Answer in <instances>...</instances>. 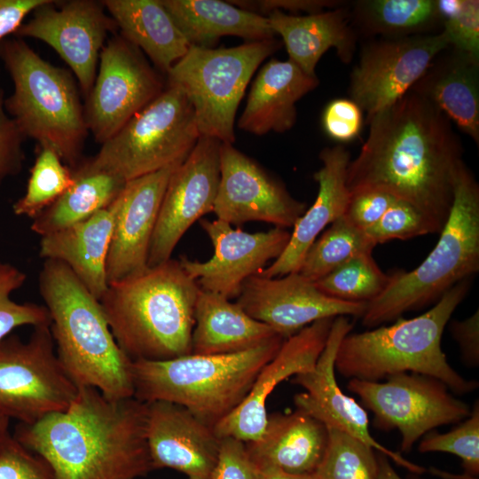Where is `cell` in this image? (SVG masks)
I'll use <instances>...</instances> for the list:
<instances>
[{
	"instance_id": "836d02e7",
	"label": "cell",
	"mask_w": 479,
	"mask_h": 479,
	"mask_svg": "<svg viewBox=\"0 0 479 479\" xmlns=\"http://www.w3.org/2000/svg\"><path fill=\"white\" fill-rule=\"evenodd\" d=\"M349 11L357 35L400 38L442 31L437 0H360Z\"/></svg>"
},
{
	"instance_id": "ac0fdd59",
	"label": "cell",
	"mask_w": 479,
	"mask_h": 479,
	"mask_svg": "<svg viewBox=\"0 0 479 479\" xmlns=\"http://www.w3.org/2000/svg\"><path fill=\"white\" fill-rule=\"evenodd\" d=\"M236 302L285 340L323 318L362 317L367 304L329 297L299 272L277 278L255 274L243 283Z\"/></svg>"
},
{
	"instance_id": "484cf974",
	"label": "cell",
	"mask_w": 479,
	"mask_h": 479,
	"mask_svg": "<svg viewBox=\"0 0 479 479\" xmlns=\"http://www.w3.org/2000/svg\"><path fill=\"white\" fill-rule=\"evenodd\" d=\"M327 438V428L323 423L295 409L289 413L268 415L261 437L245 444L257 469L312 474L321 462Z\"/></svg>"
},
{
	"instance_id": "d6a6232c",
	"label": "cell",
	"mask_w": 479,
	"mask_h": 479,
	"mask_svg": "<svg viewBox=\"0 0 479 479\" xmlns=\"http://www.w3.org/2000/svg\"><path fill=\"white\" fill-rule=\"evenodd\" d=\"M70 187L51 205L35 216L33 232L40 237L82 222L109 206L126 182L105 170L81 161L73 171Z\"/></svg>"
},
{
	"instance_id": "ee69618b",
	"label": "cell",
	"mask_w": 479,
	"mask_h": 479,
	"mask_svg": "<svg viewBox=\"0 0 479 479\" xmlns=\"http://www.w3.org/2000/svg\"><path fill=\"white\" fill-rule=\"evenodd\" d=\"M4 99L0 82V185L20 172L25 159L22 145L26 138L6 112Z\"/></svg>"
},
{
	"instance_id": "277c9868",
	"label": "cell",
	"mask_w": 479,
	"mask_h": 479,
	"mask_svg": "<svg viewBox=\"0 0 479 479\" xmlns=\"http://www.w3.org/2000/svg\"><path fill=\"white\" fill-rule=\"evenodd\" d=\"M38 287L58 359L69 379L111 399L133 397L132 360L117 344L99 301L56 260H43Z\"/></svg>"
},
{
	"instance_id": "ffe728a7",
	"label": "cell",
	"mask_w": 479,
	"mask_h": 479,
	"mask_svg": "<svg viewBox=\"0 0 479 479\" xmlns=\"http://www.w3.org/2000/svg\"><path fill=\"white\" fill-rule=\"evenodd\" d=\"M353 326L347 316L334 318L327 337L314 368L295 375L292 382L305 389L294 397L296 409L306 412L327 428L345 432L391 459L407 470L422 474L426 469L401 454L388 449L371 435L368 415L354 398L342 392L334 374L336 353L342 340L350 333Z\"/></svg>"
},
{
	"instance_id": "f5cc1de1",
	"label": "cell",
	"mask_w": 479,
	"mask_h": 479,
	"mask_svg": "<svg viewBox=\"0 0 479 479\" xmlns=\"http://www.w3.org/2000/svg\"><path fill=\"white\" fill-rule=\"evenodd\" d=\"M378 464V479H403L392 467L389 459L379 452L376 454Z\"/></svg>"
},
{
	"instance_id": "681fc988",
	"label": "cell",
	"mask_w": 479,
	"mask_h": 479,
	"mask_svg": "<svg viewBox=\"0 0 479 479\" xmlns=\"http://www.w3.org/2000/svg\"><path fill=\"white\" fill-rule=\"evenodd\" d=\"M451 333L458 342L463 361L470 366L479 365V311L463 320H453Z\"/></svg>"
},
{
	"instance_id": "7a4b0ae2",
	"label": "cell",
	"mask_w": 479,
	"mask_h": 479,
	"mask_svg": "<svg viewBox=\"0 0 479 479\" xmlns=\"http://www.w3.org/2000/svg\"><path fill=\"white\" fill-rule=\"evenodd\" d=\"M145 424L146 404L80 387L66 410L19 423L13 436L49 464L56 479H137L154 469Z\"/></svg>"
},
{
	"instance_id": "816d5d0a",
	"label": "cell",
	"mask_w": 479,
	"mask_h": 479,
	"mask_svg": "<svg viewBox=\"0 0 479 479\" xmlns=\"http://www.w3.org/2000/svg\"><path fill=\"white\" fill-rule=\"evenodd\" d=\"M258 479H318L312 474H291L278 468L258 469Z\"/></svg>"
},
{
	"instance_id": "83f0119b",
	"label": "cell",
	"mask_w": 479,
	"mask_h": 479,
	"mask_svg": "<svg viewBox=\"0 0 479 479\" xmlns=\"http://www.w3.org/2000/svg\"><path fill=\"white\" fill-rule=\"evenodd\" d=\"M319 84L292 60L271 59L255 77L238 126L255 134L282 133L295 123L296 102Z\"/></svg>"
},
{
	"instance_id": "7c38bea8",
	"label": "cell",
	"mask_w": 479,
	"mask_h": 479,
	"mask_svg": "<svg viewBox=\"0 0 479 479\" xmlns=\"http://www.w3.org/2000/svg\"><path fill=\"white\" fill-rule=\"evenodd\" d=\"M347 389L373 413L374 426L398 429L405 452L434 428L460 422L471 412L444 382L419 373L394 374L384 382L350 379Z\"/></svg>"
},
{
	"instance_id": "ab89813d",
	"label": "cell",
	"mask_w": 479,
	"mask_h": 479,
	"mask_svg": "<svg viewBox=\"0 0 479 479\" xmlns=\"http://www.w3.org/2000/svg\"><path fill=\"white\" fill-rule=\"evenodd\" d=\"M27 280V274L13 264L0 261V342L17 327L51 325L47 308L34 302H17L11 294Z\"/></svg>"
},
{
	"instance_id": "c3c4849f",
	"label": "cell",
	"mask_w": 479,
	"mask_h": 479,
	"mask_svg": "<svg viewBox=\"0 0 479 479\" xmlns=\"http://www.w3.org/2000/svg\"><path fill=\"white\" fill-rule=\"evenodd\" d=\"M230 4L248 11L250 12L266 17L273 11H285L293 13L305 12L308 14H314L324 12L325 9L330 10L340 6L342 1L328 0H231Z\"/></svg>"
},
{
	"instance_id": "f35d334b",
	"label": "cell",
	"mask_w": 479,
	"mask_h": 479,
	"mask_svg": "<svg viewBox=\"0 0 479 479\" xmlns=\"http://www.w3.org/2000/svg\"><path fill=\"white\" fill-rule=\"evenodd\" d=\"M418 451L448 452L458 456L462 461L468 477L475 479L479 475V404L476 401L467 418L447 433L430 431L422 436Z\"/></svg>"
},
{
	"instance_id": "603a6c76",
	"label": "cell",
	"mask_w": 479,
	"mask_h": 479,
	"mask_svg": "<svg viewBox=\"0 0 479 479\" xmlns=\"http://www.w3.org/2000/svg\"><path fill=\"white\" fill-rule=\"evenodd\" d=\"M181 163L126 182L120 193V207L106 258L108 284L147 267L151 240L166 187Z\"/></svg>"
},
{
	"instance_id": "7dc6e473",
	"label": "cell",
	"mask_w": 479,
	"mask_h": 479,
	"mask_svg": "<svg viewBox=\"0 0 479 479\" xmlns=\"http://www.w3.org/2000/svg\"><path fill=\"white\" fill-rule=\"evenodd\" d=\"M212 479H258V469L251 460L244 442L223 437Z\"/></svg>"
},
{
	"instance_id": "e0dca14e",
	"label": "cell",
	"mask_w": 479,
	"mask_h": 479,
	"mask_svg": "<svg viewBox=\"0 0 479 479\" xmlns=\"http://www.w3.org/2000/svg\"><path fill=\"white\" fill-rule=\"evenodd\" d=\"M307 204L295 200L285 186L231 143L220 147V180L213 212L229 224L263 221L293 227Z\"/></svg>"
},
{
	"instance_id": "d4e9b609",
	"label": "cell",
	"mask_w": 479,
	"mask_h": 479,
	"mask_svg": "<svg viewBox=\"0 0 479 479\" xmlns=\"http://www.w3.org/2000/svg\"><path fill=\"white\" fill-rule=\"evenodd\" d=\"M119 207L120 194L90 217L40 240V257L66 264L98 300L108 286L106 264Z\"/></svg>"
},
{
	"instance_id": "7bdbcfd3",
	"label": "cell",
	"mask_w": 479,
	"mask_h": 479,
	"mask_svg": "<svg viewBox=\"0 0 479 479\" xmlns=\"http://www.w3.org/2000/svg\"><path fill=\"white\" fill-rule=\"evenodd\" d=\"M0 479H56L49 464L8 430L0 432Z\"/></svg>"
},
{
	"instance_id": "9c48e42d",
	"label": "cell",
	"mask_w": 479,
	"mask_h": 479,
	"mask_svg": "<svg viewBox=\"0 0 479 479\" xmlns=\"http://www.w3.org/2000/svg\"><path fill=\"white\" fill-rule=\"evenodd\" d=\"M282 43L275 38L229 48L190 46L167 73L191 103L200 136L235 141L234 120L255 71Z\"/></svg>"
},
{
	"instance_id": "4fadbf2b",
	"label": "cell",
	"mask_w": 479,
	"mask_h": 479,
	"mask_svg": "<svg viewBox=\"0 0 479 479\" xmlns=\"http://www.w3.org/2000/svg\"><path fill=\"white\" fill-rule=\"evenodd\" d=\"M155 70L142 51L121 35L104 45L97 75L85 98L89 132L103 144L164 90Z\"/></svg>"
},
{
	"instance_id": "8fae6325",
	"label": "cell",
	"mask_w": 479,
	"mask_h": 479,
	"mask_svg": "<svg viewBox=\"0 0 479 479\" xmlns=\"http://www.w3.org/2000/svg\"><path fill=\"white\" fill-rule=\"evenodd\" d=\"M54 346L50 325L35 326L26 342L15 334L0 342V413L32 424L70 405L78 387Z\"/></svg>"
},
{
	"instance_id": "60d3db41",
	"label": "cell",
	"mask_w": 479,
	"mask_h": 479,
	"mask_svg": "<svg viewBox=\"0 0 479 479\" xmlns=\"http://www.w3.org/2000/svg\"><path fill=\"white\" fill-rule=\"evenodd\" d=\"M449 46L479 59V1L437 0Z\"/></svg>"
},
{
	"instance_id": "db71d44e",
	"label": "cell",
	"mask_w": 479,
	"mask_h": 479,
	"mask_svg": "<svg viewBox=\"0 0 479 479\" xmlns=\"http://www.w3.org/2000/svg\"><path fill=\"white\" fill-rule=\"evenodd\" d=\"M10 419L0 413V432L8 430Z\"/></svg>"
},
{
	"instance_id": "d590c367",
	"label": "cell",
	"mask_w": 479,
	"mask_h": 479,
	"mask_svg": "<svg viewBox=\"0 0 479 479\" xmlns=\"http://www.w3.org/2000/svg\"><path fill=\"white\" fill-rule=\"evenodd\" d=\"M73 181V171L59 155L48 146H39L26 192L14 202L13 213L34 219L57 200Z\"/></svg>"
},
{
	"instance_id": "30bf717a",
	"label": "cell",
	"mask_w": 479,
	"mask_h": 479,
	"mask_svg": "<svg viewBox=\"0 0 479 479\" xmlns=\"http://www.w3.org/2000/svg\"><path fill=\"white\" fill-rule=\"evenodd\" d=\"M200 137L186 96L167 84L88 161L127 182L183 162Z\"/></svg>"
},
{
	"instance_id": "1f68e13d",
	"label": "cell",
	"mask_w": 479,
	"mask_h": 479,
	"mask_svg": "<svg viewBox=\"0 0 479 479\" xmlns=\"http://www.w3.org/2000/svg\"><path fill=\"white\" fill-rule=\"evenodd\" d=\"M189 46L213 48L224 35L248 42L274 38L268 18L228 1L161 0Z\"/></svg>"
},
{
	"instance_id": "6da1fadb",
	"label": "cell",
	"mask_w": 479,
	"mask_h": 479,
	"mask_svg": "<svg viewBox=\"0 0 479 479\" xmlns=\"http://www.w3.org/2000/svg\"><path fill=\"white\" fill-rule=\"evenodd\" d=\"M369 133L347 168L349 194L378 190L404 200L444 226L453 201L463 149L452 122L410 90L365 122Z\"/></svg>"
},
{
	"instance_id": "3957f363",
	"label": "cell",
	"mask_w": 479,
	"mask_h": 479,
	"mask_svg": "<svg viewBox=\"0 0 479 479\" xmlns=\"http://www.w3.org/2000/svg\"><path fill=\"white\" fill-rule=\"evenodd\" d=\"M200 290L179 260L170 258L108 284L98 301L117 344L132 361H161L192 353Z\"/></svg>"
},
{
	"instance_id": "f1b7e54d",
	"label": "cell",
	"mask_w": 479,
	"mask_h": 479,
	"mask_svg": "<svg viewBox=\"0 0 479 479\" xmlns=\"http://www.w3.org/2000/svg\"><path fill=\"white\" fill-rule=\"evenodd\" d=\"M266 17L274 34L281 36L288 59L307 75H316L318 62L331 48L342 62L352 60L358 35L343 5L303 16L273 11Z\"/></svg>"
},
{
	"instance_id": "b9f144b4",
	"label": "cell",
	"mask_w": 479,
	"mask_h": 479,
	"mask_svg": "<svg viewBox=\"0 0 479 479\" xmlns=\"http://www.w3.org/2000/svg\"><path fill=\"white\" fill-rule=\"evenodd\" d=\"M375 244L393 240H408L417 236L434 233V230L417 208L397 200L373 225L365 231Z\"/></svg>"
},
{
	"instance_id": "74e56055",
	"label": "cell",
	"mask_w": 479,
	"mask_h": 479,
	"mask_svg": "<svg viewBox=\"0 0 479 479\" xmlns=\"http://www.w3.org/2000/svg\"><path fill=\"white\" fill-rule=\"evenodd\" d=\"M327 432L326 447L315 472L318 479H378L377 459L371 446L335 428H328Z\"/></svg>"
},
{
	"instance_id": "4316f807",
	"label": "cell",
	"mask_w": 479,
	"mask_h": 479,
	"mask_svg": "<svg viewBox=\"0 0 479 479\" xmlns=\"http://www.w3.org/2000/svg\"><path fill=\"white\" fill-rule=\"evenodd\" d=\"M411 90L479 145V59L449 46Z\"/></svg>"
},
{
	"instance_id": "cb8c5ba5",
	"label": "cell",
	"mask_w": 479,
	"mask_h": 479,
	"mask_svg": "<svg viewBox=\"0 0 479 479\" xmlns=\"http://www.w3.org/2000/svg\"><path fill=\"white\" fill-rule=\"evenodd\" d=\"M322 167L314 173L318 185L315 201L297 219L282 254L258 274L267 278L298 272L305 254L319 233L344 215L350 194L346 185L349 152L342 145L326 147L319 153Z\"/></svg>"
},
{
	"instance_id": "f546056e",
	"label": "cell",
	"mask_w": 479,
	"mask_h": 479,
	"mask_svg": "<svg viewBox=\"0 0 479 479\" xmlns=\"http://www.w3.org/2000/svg\"><path fill=\"white\" fill-rule=\"evenodd\" d=\"M236 302L200 288L194 309L192 353L222 355L244 351L278 336Z\"/></svg>"
},
{
	"instance_id": "44dd1931",
	"label": "cell",
	"mask_w": 479,
	"mask_h": 479,
	"mask_svg": "<svg viewBox=\"0 0 479 479\" xmlns=\"http://www.w3.org/2000/svg\"><path fill=\"white\" fill-rule=\"evenodd\" d=\"M333 320L315 321L283 342L274 357L261 369L243 401L214 427L218 437H232L245 444L261 437L267 423L268 397L281 381L314 368Z\"/></svg>"
},
{
	"instance_id": "d6986e66",
	"label": "cell",
	"mask_w": 479,
	"mask_h": 479,
	"mask_svg": "<svg viewBox=\"0 0 479 479\" xmlns=\"http://www.w3.org/2000/svg\"><path fill=\"white\" fill-rule=\"evenodd\" d=\"M200 224L212 242L213 256L199 262L182 255L179 262L202 290L230 300L239 296L249 277L282 254L290 239V232L279 227L249 233L219 219H200Z\"/></svg>"
},
{
	"instance_id": "7402d4cb",
	"label": "cell",
	"mask_w": 479,
	"mask_h": 479,
	"mask_svg": "<svg viewBox=\"0 0 479 479\" xmlns=\"http://www.w3.org/2000/svg\"><path fill=\"white\" fill-rule=\"evenodd\" d=\"M145 433L154 469L171 468L187 479H212L221 438L187 409L164 401L146 404Z\"/></svg>"
},
{
	"instance_id": "5b68a950",
	"label": "cell",
	"mask_w": 479,
	"mask_h": 479,
	"mask_svg": "<svg viewBox=\"0 0 479 479\" xmlns=\"http://www.w3.org/2000/svg\"><path fill=\"white\" fill-rule=\"evenodd\" d=\"M469 287L470 279L460 281L415 318L400 317L390 326L349 333L339 345L335 369L343 377L370 381L403 373H419L441 381L458 394L474 391L478 381L457 373L441 346L444 328Z\"/></svg>"
},
{
	"instance_id": "9a60e30c",
	"label": "cell",
	"mask_w": 479,
	"mask_h": 479,
	"mask_svg": "<svg viewBox=\"0 0 479 479\" xmlns=\"http://www.w3.org/2000/svg\"><path fill=\"white\" fill-rule=\"evenodd\" d=\"M49 0L17 29L16 37H32L50 45L70 67L86 98L94 83L100 52L117 27L102 1Z\"/></svg>"
},
{
	"instance_id": "5bb4252c",
	"label": "cell",
	"mask_w": 479,
	"mask_h": 479,
	"mask_svg": "<svg viewBox=\"0 0 479 479\" xmlns=\"http://www.w3.org/2000/svg\"><path fill=\"white\" fill-rule=\"evenodd\" d=\"M448 47L442 31L377 38L365 44L350 74L349 94L366 113L365 122L409 92L434 59Z\"/></svg>"
},
{
	"instance_id": "8d00e7d4",
	"label": "cell",
	"mask_w": 479,
	"mask_h": 479,
	"mask_svg": "<svg viewBox=\"0 0 479 479\" xmlns=\"http://www.w3.org/2000/svg\"><path fill=\"white\" fill-rule=\"evenodd\" d=\"M390 278L391 275L381 271L372 254H361L314 283L329 297L367 303L387 288Z\"/></svg>"
},
{
	"instance_id": "f907efd6",
	"label": "cell",
	"mask_w": 479,
	"mask_h": 479,
	"mask_svg": "<svg viewBox=\"0 0 479 479\" xmlns=\"http://www.w3.org/2000/svg\"><path fill=\"white\" fill-rule=\"evenodd\" d=\"M49 0H0V41L14 34L24 19Z\"/></svg>"
},
{
	"instance_id": "2e32d148",
	"label": "cell",
	"mask_w": 479,
	"mask_h": 479,
	"mask_svg": "<svg viewBox=\"0 0 479 479\" xmlns=\"http://www.w3.org/2000/svg\"><path fill=\"white\" fill-rule=\"evenodd\" d=\"M216 138L200 136L169 180L151 240L147 266L164 263L186 231L213 212L220 180Z\"/></svg>"
},
{
	"instance_id": "f6af8a7d",
	"label": "cell",
	"mask_w": 479,
	"mask_h": 479,
	"mask_svg": "<svg viewBox=\"0 0 479 479\" xmlns=\"http://www.w3.org/2000/svg\"><path fill=\"white\" fill-rule=\"evenodd\" d=\"M326 133L339 142L357 138L363 127V111L351 99L337 98L326 106L322 116Z\"/></svg>"
},
{
	"instance_id": "ba28073f",
	"label": "cell",
	"mask_w": 479,
	"mask_h": 479,
	"mask_svg": "<svg viewBox=\"0 0 479 479\" xmlns=\"http://www.w3.org/2000/svg\"><path fill=\"white\" fill-rule=\"evenodd\" d=\"M435 247L411 271L391 274L387 288L367 302L362 324L373 327L438 301L479 271V185L463 162L452 206Z\"/></svg>"
},
{
	"instance_id": "8992f818",
	"label": "cell",
	"mask_w": 479,
	"mask_h": 479,
	"mask_svg": "<svg viewBox=\"0 0 479 479\" xmlns=\"http://www.w3.org/2000/svg\"><path fill=\"white\" fill-rule=\"evenodd\" d=\"M284 341L278 335L236 353L132 361L133 397L179 404L214 428L243 401Z\"/></svg>"
},
{
	"instance_id": "bcb514c9",
	"label": "cell",
	"mask_w": 479,
	"mask_h": 479,
	"mask_svg": "<svg viewBox=\"0 0 479 479\" xmlns=\"http://www.w3.org/2000/svg\"><path fill=\"white\" fill-rule=\"evenodd\" d=\"M397 200L382 191L359 192L350 195L343 216L350 224L365 232L377 223Z\"/></svg>"
},
{
	"instance_id": "52a82bcc",
	"label": "cell",
	"mask_w": 479,
	"mask_h": 479,
	"mask_svg": "<svg viewBox=\"0 0 479 479\" xmlns=\"http://www.w3.org/2000/svg\"><path fill=\"white\" fill-rule=\"evenodd\" d=\"M0 59L14 85L4 99L8 114L25 138L53 149L75 169L89 130L72 72L51 65L19 37L0 41Z\"/></svg>"
},
{
	"instance_id": "e575fe53",
	"label": "cell",
	"mask_w": 479,
	"mask_h": 479,
	"mask_svg": "<svg viewBox=\"0 0 479 479\" xmlns=\"http://www.w3.org/2000/svg\"><path fill=\"white\" fill-rule=\"evenodd\" d=\"M376 245L344 216L334 221L307 250L299 273L316 282L361 254H372Z\"/></svg>"
},
{
	"instance_id": "4dcf8cb0",
	"label": "cell",
	"mask_w": 479,
	"mask_h": 479,
	"mask_svg": "<svg viewBox=\"0 0 479 479\" xmlns=\"http://www.w3.org/2000/svg\"><path fill=\"white\" fill-rule=\"evenodd\" d=\"M120 35L148 56L166 74L189 44L161 0H104Z\"/></svg>"
}]
</instances>
